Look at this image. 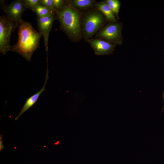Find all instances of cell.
Instances as JSON below:
<instances>
[{
    "mask_svg": "<svg viewBox=\"0 0 164 164\" xmlns=\"http://www.w3.org/2000/svg\"><path fill=\"white\" fill-rule=\"evenodd\" d=\"M18 27V41L11 46V51L18 53L30 62L34 52L39 47L42 35L31 23L22 19Z\"/></svg>",
    "mask_w": 164,
    "mask_h": 164,
    "instance_id": "1",
    "label": "cell"
},
{
    "mask_svg": "<svg viewBox=\"0 0 164 164\" xmlns=\"http://www.w3.org/2000/svg\"><path fill=\"white\" fill-rule=\"evenodd\" d=\"M55 11L56 19L60 22V29L70 39L79 40L81 34V15L79 12L66 3Z\"/></svg>",
    "mask_w": 164,
    "mask_h": 164,
    "instance_id": "2",
    "label": "cell"
},
{
    "mask_svg": "<svg viewBox=\"0 0 164 164\" xmlns=\"http://www.w3.org/2000/svg\"><path fill=\"white\" fill-rule=\"evenodd\" d=\"M104 16L100 12L92 11L85 16L83 21V32L84 38H91L96 33L103 24Z\"/></svg>",
    "mask_w": 164,
    "mask_h": 164,
    "instance_id": "3",
    "label": "cell"
},
{
    "mask_svg": "<svg viewBox=\"0 0 164 164\" xmlns=\"http://www.w3.org/2000/svg\"><path fill=\"white\" fill-rule=\"evenodd\" d=\"M16 26L13 21L4 15L0 17V52L3 55L11 51L10 38Z\"/></svg>",
    "mask_w": 164,
    "mask_h": 164,
    "instance_id": "4",
    "label": "cell"
},
{
    "mask_svg": "<svg viewBox=\"0 0 164 164\" xmlns=\"http://www.w3.org/2000/svg\"><path fill=\"white\" fill-rule=\"evenodd\" d=\"M121 23L111 22L105 26L97 36L114 45H121L122 42Z\"/></svg>",
    "mask_w": 164,
    "mask_h": 164,
    "instance_id": "5",
    "label": "cell"
},
{
    "mask_svg": "<svg viewBox=\"0 0 164 164\" xmlns=\"http://www.w3.org/2000/svg\"><path fill=\"white\" fill-rule=\"evenodd\" d=\"M3 9L6 16L14 22L17 27L22 20V15L27 9L23 0H15L3 6Z\"/></svg>",
    "mask_w": 164,
    "mask_h": 164,
    "instance_id": "6",
    "label": "cell"
},
{
    "mask_svg": "<svg viewBox=\"0 0 164 164\" xmlns=\"http://www.w3.org/2000/svg\"><path fill=\"white\" fill-rule=\"evenodd\" d=\"M56 19V14L46 17H37L38 29L39 32L43 37L47 54L48 50V42L50 32L53 22Z\"/></svg>",
    "mask_w": 164,
    "mask_h": 164,
    "instance_id": "7",
    "label": "cell"
},
{
    "mask_svg": "<svg viewBox=\"0 0 164 164\" xmlns=\"http://www.w3.org/2000/svg\"><path fill=\"white\" fill-rule=\"evenodd\" d=\"M98 55H109L112 53L115 45L101 38L89 39L87 40Z\"/></svg>",
    "mask_w": 164,
    "mask_h": 164,
    "instance_id": "8",
    "label": "cell"
},
{
    "mask_svg": "<svg viewBox=\"0 0 164 164\" xmlns=\"http://www.w3.org/2000/svg\"><path fill=\"white\" fill-rule=\"evenodd\" d=\"M48 73L49 71L47 67L45 83L43 86L39 91L26 99V102L21 109L20 112L17 116L15 118V121L17 120L19 117L22 114L34 105L37 102L41 94L46 90L45 88L46 85L49 78Z\"/></svg>",
    "mask_w": 164,
    "mask_h": 164,
    "instance_id": "9",
    "label": "cell"
},
{
    "mask_svg": "<svg viewBox=\"0 0 164 164\" xmlns=\"http://www.w3.org/2000/svg\"><path fill=\"white\" fill-rule=\"evenodd\" d=\"M96 6L104 15L108 21L113 22H117L115 16L106 1L101 2L97 3Z\"/></svg>",
    "mask_w": 164,
    "mask_h": 164,
    "instance_id": "10",
    "label": "cell"
},
{
    "mask_svg": "<svg viewBox=\"0 0 164 164\" xmlns=\"http://www.w3.org/2000/svg\"><path fill=\"white\" fill-rule=\"evenodd\" d=\"M32 10L36 13L37 17H47L56 14L54 10L40 5L36 6Z\"/></svg>",
    "mask_w": 164,
    "mask_h": 164,
    "instance_id": "11",
    "label": "cell"
},
{
    "mask_svg": "<svg viewBox=\"0 0 164 164\" xmlns=\"http://www.w3.org/2000/svg\"><path fill=\"white\" fill-rule=\"evenodd\" d=\"M72 6L77 8H86L92 6L95 1L92 0H73L71 2Z\"/></svg>",
    "mask_w": 164,
    "mask_h": 164,
    "instance_id": "12",
    "label": "cell"
},
{
    "mask_svg": "<svg viewBox=\"0 0 164 164\" xmlns=\"http://www.w3.org/2000/svg\"><path fill=\"white\" fill-rule=\"evenodd\" d=\"M106 2L109 5L116 18L119 19L118 13L121 6V3L118 0H107Z\"/></svg>",
    "mask_w": 164,
    "mask_h": 164,
    "instance_id": "13",
    "label": "cell"
},
{
    "mask_svg": "<svg viewBox=\"0 0 164 164\" xmlns=\"http://www.w3.org/2000/svg\"><path fill=\"white\" fill-rule=\"evenodd\" d=\"M26 9L32 10L37 6L40 5V0H23Z\"/></svg>",
    "mask_w": 164,
    "mask_h": 164,
    "instance_id": "14",
    "label": "cell"
},
{
    "mask_svg": "<svg viewBox=\"0 0 164 164\" xmlns=\"http://www.w3.org/2000/svg\"><path fill=\"white\" fill-rule=\"evenodd\" d=\"M40 5L54 10L53 0H40Z\"/></svg>",
    "mask_w": 164,
    "mask_h": 164,
    "instance_id": "15",
    "label": "cell"
},
{
    "mask_svg": "<svg viewBox=\"0 0 164 164\" xmlns=\"http://www.w3.org/2000/svg\"><path fill=\"white\" fill-rule=\"evenodd\" d=\"M54 10L59 9L65 4V1L63 0H53Z\"/></svg>",
    "mask_w": 164,
    "mask_h": 164,
    "instance_id": "16",
    "label": "cell"
},
{
    "mask_svg": "<svg viewBox=\"0 0 164 164\" xmlns=\"http://www.w3.org/2000/svg\"><path fill=\"white\" fill-rule=\"evenodd\" d=\"M2 135H1L0 136V151H1L4 149V145L3 144V141L2 140Z\"/></svg>",
    "mask_w": 164,
    "mask_h": 164,
    "instance_id": "17",
    "label": "cell"
},
{
    "mask_svg": "<svg viewBox=\"0 0 164 164\" xmlns=\"http://www.w3.org/2000/svg\"><path fill=\"white\" fill-rule=\"evenodd\" d=\"M163 100H164V104H163V108L162 109V110L161 111V114H162L163 112V109H164V91L163 92Z\"/></svg>",
    "mask_w": 164,
    "mask_h": 164,
    "instance_id": "18",
    "label": "cell"
}]
</instances>
